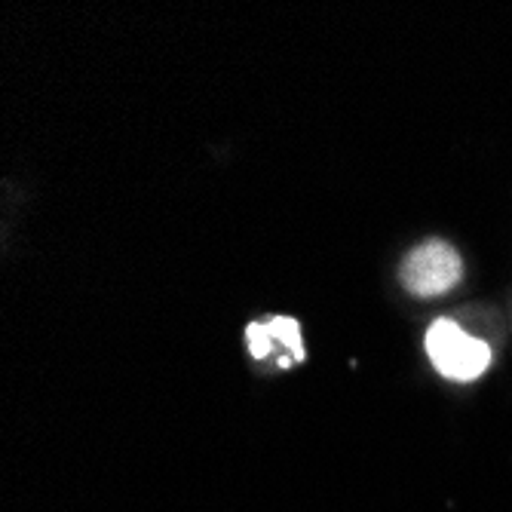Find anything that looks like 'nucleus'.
I'll use <instances>...</instances> for the list:
<instances>
[{
    "label": "nucleus",
    "instance_id": "obj_1",
    "mask_svg": "<svg viewBox=\"0 0 512 512\" xmlns=\"http://www.w3.org/2000/svg\"><path fill=\"white\" fill-rule=\"evenodd\" d=\"M427 353L433 365L445 378L454 381H473L491 362V347L479 338H470L451 319H436L427 332Z\"/></svg>",
    "mask_w": 512,
    "mask_h": 512
},
{
    "label": "nucleus",
    "instance_id": "obj_2",
    "mask_svg": "<svg viewBox=\"0 0 512 512\" xmlns=\"http://www.w3.org/2000/svg\"><path fill=\"white\" fill-rule=\"evenodd\" d=\"M460 270H463L460 255L448 243L427 240L417 249H411V255L402 261L399 279L408 292L421 295V298H433V295H442L457 286Z\"/></svg>",
    "mask_w": 512,
    "mask_h": 512
},
{
    "label": "nucleus",
    "instance_id": "obj_3",
    "mask_svg": "<svg viewBox=\"0 0 512 512\" xmlns=\"http://www.w3.org/2000/svg\"><path fill=\"white\" fill-rule=\"evenodd\" d=\"M264 329L270 335V341H283L286 353H292L295 362L304 359V344H301V329H298V322L289 319V316H273L264 322Z\"/></svg>",
    "mask_w": 512,
    "mask_h": 512
}]
</instances>
